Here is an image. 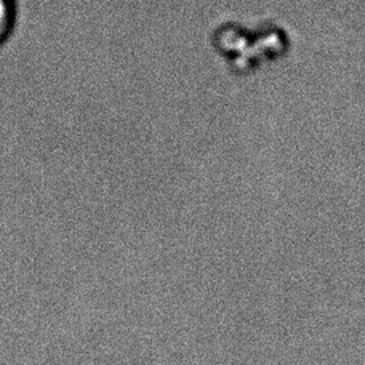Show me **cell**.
Returning <instances> with one entry per match:
<instances>
[{
  "instance_id": "obj_1",
  "label": "cell",
  "mask_w": 365,
  "mask_h": 365,
  "mask_svg": "<svg viewBox=\"0 0 365 365\" xmlns=\"http://www.w3.org/2000/svg\"><path fill=\"white\" fill-rule=\"evenodd\" d=\"M13 21V2L0 0V42L9 34Z\"/></svg>"
}]
</instances>
